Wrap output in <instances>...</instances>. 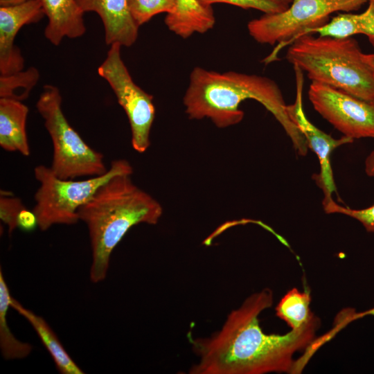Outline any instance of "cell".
<instances>
[{"instance_id": "83f0119b", "label": "cell", "mask_w": 374, "mask_h": 374, "mask_svg": "<svg viewBox=\"0 0 374 374\" xmlns=\"http://www.w3.org/2000/svg\"><path fill=\"white\" fill-rule=\"evenodd\" d=\"M28 0H0V6H11L25 2Z\"/></svg>"}, {"instance_id": "5b68a950", "label": "cell", "mask_w": 374, "mask_h": 374, "mask_svg": "<svg viewBox=\"0 0 374 374\" xmlns=\"http://www.w3.org/2000/svg\"><path fill=\"white\" fill-rule=\"evenodd\" d=\"M132 172L131 164L125 159L112 161L102 175L79 181L60 179L50 167L37 166L34 175L39 186L35 193L33 211L37 217L38 227L44 231L55 224H76L79 221V208L101 185L114 176Z\"/></svg>"}, {"instance_id": "9a60e30c", "label": "cell", "mask_w": 374, "mask_h": 374, "mask_svg": "<svg viewBox=\"0 0 374 374\" xmlns=\"http://www.w3.org/2000/svg\"><path fill=\"white\" fill-rule=\"evenodd\" d=\"M28 107L16 100L0 98V145L8 152L30 154L26 134Z\"/></svg>"}, {"instance_id": "7a4b0ae2", "label": "cell", "mask_w": 374, "mask_h": 374, "mask_svg": "<svg viewBox=\"0 0 374 374\" xmlns=\"http://www.w3.org/2000/svg\"><path fill=\"white\" fill-rule=\"evenodd\" d=\"M252 99L262 104L282 125L295 150L305 156L308 146L302 133L290 120L282 91L271 79L236 71L217 72L195 67L184 96L190 119H210L217 127L239 123L244 117L240 105Z\"/></svg>"}, {"instance_id": "603a6c76", "label": "cell", "mask_w": 374, "mask_h": 374, "mask_svg": "<svg viewBox=\"0 0 374 374\" xmlns=\"http://www.w3.org/2000/svg\"><path fill=\"white\" fill-rule=\"evenodd\" d=\"M8 192L1 191L0 218L7 225L9 233L17 228V217L26 207L20 198L12 196Z\"/></svg>"}, {"instance_id": "30bf717a", "label": "cell", "mask_w": 374, "mask_h": 374, "mask_svg": "<svg viewBox=\"0 0 374 374\" xmlns=\"http://www.w3.org/2000/svg\"><path fill=\"white\" fill-rule=\"evenodd\" d=\"M294 69L296 76V99L293 104L287 105L286 111L292 122L304 136L308 148H310L319 159L320 172L315 175L314 179L323 190V202H328L332 199V195L336 191L330 161V154L337 148L352 143L353 139L345 136L338 139H335L319 130L308 119L302 100L304 82L303 71L296 66H294Z\"/></svg>"}, {"instance_id": "3957f363", "label": "cell", "mask_w": 374, "mask_h": 374, "mask_svg": "<svg viewBox=\"0 0 374 374\" xmlns=\"http://www.w3.org/2000/svg\"><path fill=\"white\" fill-rule=\"evenodd\" d=\"M131 175L112 177L78 211L89 231L93 283L105 280L113 250L133 226L156 224L161 217L159 202L134 184Z\"/></svg>"}, {"instance_id": "4316f807", "label": "cell", "mask_w": 374, "mask_h": 374, "mask_svg": "<svg viewBox=\"0 0 374 374\" xmlns=\"http://www.w3.org/2000/svg\"><path fill=\"white\" fill-rule=\"evenodd\" d=\"M365 172L368 177L374 179V150L365 160Z\"/></svg>"}, {"instance_id": "4fadbf2b", "label": "cell", "mask_w": 374, "mask_h": 374, "mask_svg": "<svg viewBox=\"0 0 374 374\" xmlns=\"http://www.w3.org/2000/svg\"><path fill=\"white\" fill-rule=\"evenodd\" d=\"M48 24L44 30L46 38L58 46L64 37L75 39L86 32L84 12L75 0H39Z\"/></svg>"}, {"instance_id": "ba28073f", "label": "cell", "mask_w": 374, "mask_h": 374, "mask_svg": "<svg viewBox=\"0 0 374 374\" xmlns=\"http://www.w3.org/2000/svg\"><path fill=\"white\" fill-rule=\"evenodd\" d=\"M107 57L98 68V75L110 85L129 120L132 145L138 152L150 145V134L155 116L153 96L133 80L121 53L118 43L110 45Z\"/></svg>"}, {"instance_id": "e0dca14e", "label": "cell", "mask_w": 374, "mask_h": 374, "mask_svg": "<svg viewBox=\"0 0 374 374\" xmlns=\"http://www.w3.org/2000/svg\"><path fill=\"white\" fill-rule=\"evenodd\" d=\"M10 306L32 326L60 373H84L83 371L66 351L55 333L42 317L26 309L13 298H12Z\"/></svg>"}, {"instance_id": "484cf974", "label": "cell", "mask_w": 374, "mask_h": 374, "mask_svg": "<svg viewBox=\"0 0 374 374\" xmlns=\"http://www.w3.org/2000/svg\"><path fill=\"white\" fill-rule=\"evenodd\" d=\"M368 315L374 316V307L366 311L358 313L354 311H350L346 315V317L344 318L343 321L344 325L346 326L351 321Z\"/></svg>"}, {"instance_id": "8992f818", "label": "cell", "mask_w": 374, "mask_h": 374, "mask_svg": "<svg viewBox=\"0 0 374 374\" xmlns=\"http://www.w3.org/2000/svg\"><path fill=\"white\" fill-rule=\"evenodd\" d=\"M36 108L52 141L53 151L50 168L57 177H92L107 171L103 154L89 147L66 120L57 87L44 85Z\"/></svg>"}, {"instance_id": "52a82bcc", "label": "cell", "mask_w": 374, "mask_h": 374, "mask_svg": "<svg viewBox=\"0 0 374 374\" xmlns=\"http://www.w3.org/2000/svg\"><path fill=\"white\" fill-rule=\"evenodd\" d=\"M368 0H293L284 10L264 14L247 24L250 36L260 44H290L307 29L328 22L330 15L359 10Z\"/></svg>"}, {"instance_id": "d6986e66", "label": "cell", "mask_w": 374, "mask_h": 374, "mask_svg": "<svg viewBox=\"0 0 374 374\" xmlns=\"http://www.w3.org/2000/svg\"><path fill=\"white\" fill-rule=\"evenodd\" d=\"M310 302L309 292H301L293 288L278 303L276 308V316L285 321L291 329L305 328L319 321L310 310Z\"/></svg>"}, {"instance_id": "44dd1931", "label": "cell", "mask_w": 374, "mask_h": 374, "mask_svg": "<svg viewBox=\"0 0 374 374\" xmlns=\"http://www.w3.org/2000/svg\"><path fill=\"white\" fill-rule=\"evenodd\" d=\"M127 1L130 13L139 27L158 14L172 12L176 5V0Z\"/></svg>"}, {"instance_id": "ffe728a7", "label": "cell", "mask_w": 374, "mask_h": 374, "mask_svg": "<svg viewBox=\"0 0 374 374\" xmlns=\"http://www.w3.org/2000/svg\"><path fill=\"white\" fill-rule=\"evenodd\" d=\"M35 67L9 75H0V98L22 101L26 99L39 80Z\"/></svg>"}, {"instance_id": "7c38bea8", "label": "cell", "mask_w": 374, "mask_h": 374, "mask_svg": "<svg viewBox=\"0 0 374 374\" xmlns=\"http://www.w3.org/2000/svg\"><path fill=\"white\" fill-rule=\"evenodd\" d=\"M83 12H95L100 17L107 44L130 47L138 37L139 26L129 9L127 0H75Z\"/></svg>"}, {"instance_id": "d4e9b609", "label": "cell", "mask_w": 374, "mask_h": 374, "mask_svg": "<svg viewBox=\"0 0 374 374\" xmlns=\"http://www.w3.org/2000/svg\"><path fill=\"white\" fill-rule=\"evenodd\" d=\"M38 227L37 220L34 212L24 208L17 217V228L24 231H31Z\"/></svg>"}, {"instance_id": "cb8c5ba5", "label": "cell", "mask_w": 374, "mask_h": 374, "mask_svg": "<svg viewBox=\"0 0 374 374\" xmlns=\"http://www.w3.org/2000/svg\"><path fill=\"white\" fill-rule=\"evenodd\" d=\"M201 3L212 6L213 3H227L244 9H256L265 14H271L282 12L288 6L276 3L269 0H198Z\"/></svg>"}, {"instance_id": "7402d4cb", "label": "cell", "mask_w": 374, "mask_h": 374, "mask_svg": "<svg viewBox=\"0 0 374 374\" xmlns=\"http://www.w3.org/2000/svg\"><path fill=\"white\" fill-rule=\"evenodd\" d=\"M326 213H340L359 221L370 233H374V204L363 209H353L337 204L333 199L322 202Z\"/></svg>"}, {"instance_id": "277c9868", "label": "cell", "mask_w": 374, "mask_h": 374, "mask_svg": "<svg viewBox=\"0 0 374 374\" xmlns=\"http://www.w3.org/2000/svg\"><path fill=\"white\" fill-rule=\"evenodd\" d=\"M290 44L287 60L305 71L312 82L374 102V69L364 60L356 39L308 34Z\"/></svg>"}, {"instance_id": "6da1fadb", "label": "cell", "mask_w": 374, "mask_h": 374, "mask_svg": "<svg viewBox=\"0 0 374 374\" xmlns=\"http://www.w3.org/2000/svg\"><path fill=\"white\" fill-rule=\"evenodd\" d=\"M273 304L269 288L250 295L209 337L190 339L199 361L191 374L293 373V355L314 341L319 321L284 335L265 333L258 317Z\"/></svg>"}, {"instance_id": "f1b7e54d", "label": "cell", "mask_w": 374, "mask_h": 374, "mask_svg": "<svg viewBox=\"0 0 374 374\" xmlns=\"http://www.w3.org/2000/svg\"><path fill=\"white\" fill-rule=\"evenodd\" d=\"M364 60L374 69V53L370 54L363 53Z\"/></svg>"}, {"instance_id": "9c48e42d", "label": "cell", "mask_w": 374, "mask_h": 374, "mask_svg": "<svg viewBox=\"0 0 374 374\" xmlns=\"http://www.w3.org/2000/svg\"><path fill=\"white\" fill-rule=\"evenodd\" d=\"M308 97L314 109L344 136L374 138V102L317 82L310 84Z\"/></svg>"}, {"instance_id": "f546056e", "label": "cell", "mask_w": 374, "mask_h": 374, "mask_svg": "<svg viewBox=\"0 0 374 374\" xmlns=\"http://www.w3.org/2000/svg\"><path fill=\"white\" fill-rule=\"evenodd\" d=\"M275 2L278 4L289 6V5L293 1V0H269Z\"/></svg>"}, {"instance_id": "8fae6325", "label": "cell", "mask_w": 374, "mask_h": 374, "mask_svg": "<svg viewBox=\"0 0 374 374\" xmlns=\"http://www.w3.org/2000/svg\"><path fill=\"white\" fill-rule=\"evenodd\" d=\"M45 15L39 0L0 6V75L24 70V59L15 39L25 25L38 22Z\"/></svg>"}, {"instance_id": "ac0fdd59", "label": "cell", "mask_w": 374, "mask_h": 374, "mask_svg": "<svg viewBox=\"0 0 374 374\" xmlns=\"http://www.w3.org/2000/svg\"><path fill=\"white\" fill-rule=\"evenodd\" d=\"M12 296L0 270V348L6 360L24 359L28 357L33 346L27 342L17 339L12 333L7 321V313L10 306Z\"/></svg>"}, {"instance_id": "5bb4252c", "label": "cell", "mask_w": 374, "mask_h": 374, "mask_svg": "<svg viewBox=\"0 0 374 374\" xmlns=\"http://www.w3.org/2000/svg\"><path fill=\"white\" fill-rule=\"evenodd\" d=\"M164 21L170 31L187 39L212 29L215 17L212 6H204L198 0H176L174 11L166 15Z\"/></svg>"}, {"instance_id": "2e32d148", "label": "cell", "mask_w": 374, "mask_h": 374, "mask_svg": "<svg viewBox=\"0 0 374 374\" xmlns=\"http://www.w3.org/2000/svg\"><path fill=\"white\" fill-rule=\"evenodd\" d=\"M314 33L321 37L337 38L363 34L368 37L374 48V0H368V7L362 13L339 14L322 26L304 30L296 38Z\"/></svg>"}]
</instances>
